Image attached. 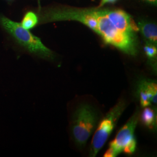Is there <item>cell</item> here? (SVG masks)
I'll return each mask as SVG.
<instances>
[{
    "instance_id": "obj_1",
    "label": "cell",
    "mask_w": 157,
    "mask_h": 157,
    "mask_svg": "<svg viewBox=\"0 0 157 157\" xmlns=\"http://www.w3.org/2000/svg\"><path fill=\"white\" fill-rule=\"evenodd\" d=\"M98 22V33L105 43L111 44L124 53L136 56L137 52L136 36L125 33L119 30L105 15V9L93 8Z\"/></svg>"
},
{
    "instance_id": "obj_2",
    "label": "cell",
    "mask_w": 157,
    "mask_h": 157,
    "mask_svg": "<svg viewBox=\"0 0 157 157\" xmlns=\"http://www.w3.org/2000/svg\"><path fill=\"white\" fill-rule=\"evenodd\" d=\"M0 22L3 28L17 43L29 52L47 59L54 58L52 51L44 45L40 38L24 28L21 23L13 22L4 17L0 18Z\"/></svg>"
},
{
    "instance_id": "obj_3",
    "label": "cell",
    "mask_w": 157,
    "mask_h": 157,
    "mask_svg": "<svg viewBox=\"0 0 157 157\" xmlns=\"http://www.w3.org/2000/svg\"><path fill=\"white\" fill-rule=\"evenodd\" d=\"M98 115L90 105H79L74 113L72 123V133L76 144L83 147L93 134L98 122Z\"/></svg>"
},
{
    "instance_id": "obj_4",
    "label": "cell",
    "mask_w": 157,
    "mask_h": 157,
    "mask_svg": "<svg viewBox=\"0 0 157 157\" xmlns=\"http://www.w3.org/2000/svg\"><path fill=\"white\" fill-rule=\"evenodd\" d=\"M139 111H137L129 119L128 122L120 129L113 140L109 143V147L104 157H115L122 152L133 154L136 148L135 131L140 119Z\"/></svg>"
},
{
    "instance_id": "obj_5",
    "label": "cell",
    "mask_w": 157,
    "mask_h": 157,
    "mask_svg": "<svg viewBox=\"0 0 157 157\" xmlns=\"http://www.w3.org/2000/svg\"><path fill=\"white\" fill-rule=\"evenodd\" d=\"M126 102L121 100L108 112L99 123L90 147V157H95L104 146L126 108Z\"/></svg>"
},
{
    "instance_id": "obj_6",
    "label": "cell",
    "mask_w": 157,
    "mask_h": 157,
    "mask_svg": "<svg viewBox=\"0 0 157 157\" xmlns=\"http://www.w3.org/2000/svg\"><path fill=\"white\" fill-rule=\"evenodd\" d=\"M47 21H75L89 27L98 33V22L93 11V8L78 9L65 8L53 10L46 14L45 17Z\"/></svg>"
},
{
    "instance_id": "obj_7",
    "label": "cell",
    "mask_w": 157,
    "mask_h": 157,
    "mask_svg": "<svg viewBox=\"0 0 157 157\" xmlns=\"http://www.w3.org/2000/svg\"><path fill=\"white\" fill-rule=\"evenodd\" d=\"M105 15L119 30L125 33L136 36V33L139 30V28L127 13L120 10L105 9Z\"/></svg>"
},
{
    "instance_id": "obj_8",
    "label": "cell",
    "mask_w": 157,
    "mask_h": 157,
    "mask_svg": "<svg viewBox=\"0 0 157 157\" xmlns=\"http://www.w3.org/2000/svg\"><path fill=\"white\" fill-rule=\"evenodd\" d=\"M137 94L141 105L148 107L157 104V86L156 83L151 80H144L141 81L138 86Z\"/></svg>"
},
{
    "instance_id": "obj_9",
    "label": "cell",
    "mask_w": 157,
    "mask_h": 157,
    "mask_svg": "<svg viewBox=\"0 0 157 157\" xmlns=\"http://www.w3.org/2000/svg\"><path fill=\"white\" fill-rule=\"evenodd\" d=\"M137 27L140 30L144 39L146 40L147 43L157 46V27L155 23L146 21H140L138 22Z\"/></svg>"
},
{
    "instance_id": "obj_10",
    "label": "cell",
    "mask_w": 157,
    "mask_h": 157,
    "mask_svg": "<svg viewBox=\"0 0 157 157\" xmlns=\"http://www.w3.org/2000/svg\"><path fill=\"white\" fill-rule=\"evenodd\" d=\"M140 121L145 126L150 129H155L157 126V112L155 108L144 107L141 113Z\"/></svg>"
},
{
    "instance_id": "obj_11",
    "label": "cell",
    "mask_w": 157,
    "mask_h": 157,
    "mask_svg": "<svg viewBox=\"0 0 157 157\" xmlns=\"http://www.w3.org/2000/svg\"><path fill=\"white\" fill-rule=\"evenodd\" d=\"M38 23V17L36 15L32 12H29L23 19L22 23H21L24 28L28 30L33 28Z\"/></svg>"
},
{
    "instance_id": "obj_12",
    "label": "cell",
    "mask_w": 157,
    "mask_h": 157,
    "mask_svg": "<svg viewBox=\"0 0 157 157\" xmlns=\"http://www.w3.org/2000/svg\"><path fill=\"white\" fill-rule=\"evenodd\" d=\"M144 51L147 57L150 60V61L155 62L157 54V46L150 43H147L144 47Z\"/></svg>"
},
{
    "instance_id": "obj_13",
    "label": "cell",
    "mask_w": 157,
    "mask_h": 157,
    "mask_svg": "<svg viewBox=\"0 0 157 157\" xmlns=\"http://www.w3.org/2000/svg\"><path fill=\"white\" fill-rule=\"evenodd\" d=\"M117 0H101V4L100 6H104V4H107V3H112L115 2Z\"/></svg>"
},
{
    "instance_id": "obj_14",
    "label": "cell",
    "mask_w": 157,
    "mask_h": 157,
    "mask_svg": "<svg viewBox=\"0 0 157 157\" xmlns=\"http://www.w3.org/2000/svg\"><path fill=\"white\" fill-rule=\"evenodd\" d=\"M146 1H147L151 3H152V4H157V0H146Z\"/></svg>"
}]
</instances>
